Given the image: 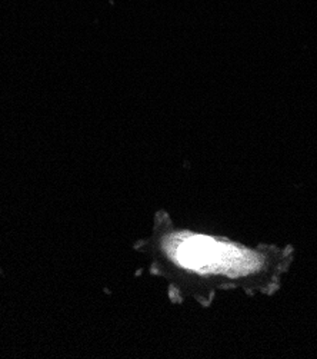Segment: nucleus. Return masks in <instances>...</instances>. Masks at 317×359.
<instances>
[{"mask_svg": "<svg viewBox=\"0 0 317 359\" xmlns=\"http://www.w3.org/2000/svg\"><path fill=\"white\" fill-rule=\"evenodd\" d=\"M174 258L182 266L199 272H227L252 265L249 252L203 235L182 238L174 249Z\"/></svg>", "mask_w": 317, "mask_h": 359, "instance_id": "obj_1", "label": "nucleus"}]
</instances>
